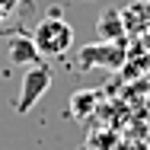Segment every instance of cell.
<instances>
[{"instance_id": "cell-1", "label": "cell", "mask_w": 150, "mask_h": 150, "mask_svg": "<svg viewBox=\"0 0 150 150\" xmlns=\"http://www.w3.org/2000/svg\"><path fill=\"white\" fill-rule=\"evenodd\" d=\"M32 45H35V51L42 58H61L74 45V29H70L67 19H61L58 13L54 16H45L35 26V32H32Z\"/></svg>"}, {"instance_id": "cell-2", "label": "cell", "mask_w": 150, "mask_h": 150, "mask_svg": "<svg viewBox=\"0 0 150 150\" xmlns=\"http://www.w3.org/2000/svg\"><path fill=\"white\" fill-rule=\"evenodd\" d=\"M51 86V67L48 64H29V70L23 74V86H19V99H16V112L26 115L29 109H35V102L48 93Z\"/></svg>"}, {"instance_id": "cell-3", "label": "cell", "mask_w": 150, "mask_h": 150, "mask_svg": "<svg viewBox=\"0 0 150 150\" xmlns=\"http://www.w3.org/2000/svg\"><path fill=\"white\" fill-rule=\"evenodd\" d=\"M128 58L125 42H93L80 48V67L93 70V67H121Z\"/></svg>"}, {"instance_id": "cell-4", "label": "cell", "mask_w": 150, "mask_h": 150, "mask_svg": "<svg viewBox=\"0 0 150 150\" xmlns=\"http://www.w3.org/2000/svg\"><path fill=\"white\" fill-rule=\"evenodd\" d=\"M125 35H134V32H147L150 29V0H131L128 6L118 10Z\"/></svg>"}, {"instance_id": "cell-5", "label": "cell", "mask_w": 150, "mask_h": 150, "mask_svg": "<svg viewBox=\"0 0 150 150\" xmlns=\"http://www.w3.org/2000/svg\"><path fill=\"white\" fill-rule=\"evenodd\" d=\"M96 35L99 42H125V26H121L118 10H105L96 19Z\"/></svg>"}, {"instance_id": "cell-6", "label": "cell", "mask_w": 150, "mask_h": 150, "mask_svg": "<svg viewBox=\"0 0 150 150\" xmlns=\"http://www.w3.org/2000/svg\"><path fill=\"white\" fill-rule=\"evenodd\" d=\"M10 61H13V64H38L42 54L35 51L32 38L19 35V38H13V42H10Z\"/></svg>"}, {"instance_id": "cell-7", "label": "cell", "mask_w": 150, "mask_h": 150, "mask_svg": "<svg viewBox=\"0 0 150 150\" xmlns=\"http://www.w3.org/2000/svg\"><path fill=\"white\" fill-rule=\"evenodd\" d=\"M99 96H102L99 90H80V93H74V96H70V115H74V118H86L93 109H96Z\"/></svg>"}]
</instances>
